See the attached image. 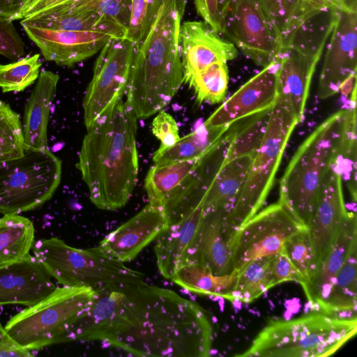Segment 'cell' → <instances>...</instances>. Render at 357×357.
<instances>
[{
  "mask_svg": "<svg viewBox=\"0 0 357 357\" xmlns=\"http://www.w3.org/2000/svg\"><path fill=\"white\" fill-rule=\"evenodd\" d=\"M96 290L88 287H56L6 324L5 330L20 348L31 351L66 342L73 324L91 305Z\"/></svg>",
  "mask_w": 357,
  "mask_h": 357,
  "instance_id": "cell-6",
  "label": "cell"
},
{
  "mask_svg": "<svg viewBox=\"0 0 357 357\" xmlns=\"http://www.w3.org/2000/svg\"><path fill=\"white\" fill-rule=\"evenodd\" d=\"M186 0H165L145 38L137 46L125 104L146 119L162 110L183 83L179 30Z\"/></svg>",
  "mask_w": 357,
  "mask_h": 357,
  "instance_id": "cell-3",
  "label": "cell"
},
{
  "mask_svg": "<svg viewBox=\"0 0 357 357\" xmlns=\"http://www.w3.org/2000/svg\"><path fill=\"white\" fill-rule=\"evenodd\" d=\"M236 279V271L228 275H215L200 264L185 263L169 280L189 291L230 300Z\"/></svg>",
  "mask_w": 357,
  "mask_h": 357,
  "instance_id": "cell-31",
  "label": "cell"
},
{
  "mask_svg": "<svg viewBox=\"0 0 357 357\" xmlns=\"http://www.w3.org/2000/svg\"><path fill=\"white\" fill-rule=\"evenodd\" d=\"M280 56L242 85L203 123L212 128H228L243 119L270 109L278 97Z\"/></svg>",
  "mask_w": 357,
  "mask_h": 357,
  "instance_id": "cell-14",
  "label": "cell"
},
{
  "mask_svg": "<svg viewBox=\"0 0 357 357\" xmlns=\"http://www.w3.org/2000/svg\"><path fill=\"white\" fill-rule=\"evenodd\" d=\"M24 47L13 20L0 15V54L15 61L24 54Z\"/></svg>",
  "mask_w": 357,
  "mask_h": 357,
  "instance_id": "cell-40",
  "label": "cell"
},
{
  "mask_svg": "<svg viewBox=\"0 0 357 357\" xmlns=\"http://www.w3.org/2000/svg\"><path fill=\"white\" fill-rule=\"evenodd\" d=\"M197 13L217 33H223L226 0H194Z\"/></svg>",
  "mask_w": 357,
  "mask_h": 357,
  "instance_id": "cell-41",
  "label": "cell"
},
{
  "mask_svg": "<svg viewBox=\"0 0 357 357\" xmlns=\"http://www.w3.org/2000/svg\"><path fill=\"white\" fill-rule=\"evenodd\" d=\"M131 3L132 0H70L57 6L96 13L119 25L128 33Z\"/></svg>",
  "mask_w": 357,
  "mask_h": 357,
  "instance_id": "cell-37",
  "label": "cell"
},
{
  "mask_svg": "<svg viewBox=\"0 0 357 357\" xmlns=\"http://www.w3.org/2000/svg\"><path fill=\"white\" fill-rule=\"evenodd\" d=\"M204 211L200 204L168 223L156 238L154 250L157 266L162 276L170 279L184 264L198 232Z\"/></svg>",
  "mask_w": 357,
  "mask_h": 357,
  "instance_id": "cell-23",
  "label": "cell"
},
{
  "mask_svg": "<svg viewBox=\"0 0 357 357\" xmlns=\"http://www.w3.org/2000/svg\"><path fill=\"white\" fill-rule=\"evenodd\" d=\"M229 83V71L226 62L211 64L193 79L190 86L195 90L197 102L217 104L226 96Z\"/></svg>",
  "mask_w": 357,
  "mask_h": 357,
  "instance_id": "cell-34",
  "label": "cell"
},
{
  "mask_svg": "<svg viewBox=\"0 0 357 357\" xmlns=\"http://www.w3.org/2000/svg\"><path fill=\"white\" fill-rule=\"evenodd\" d=\"M23 28L46 60L68 67L93 56L109 40L119 38L99 32Z\"/></svg>",
  "mask_w": 357,
  "mask_h": 357,
  "instance_id": "cell-18",
  "label": "cell"
},
{
  "mask_svg": "<svg viewBox=\"0 0 357 357\" xmlns=\"http://www.w3.org/2000/svg\"><path fill=\"white\" fill-rule=\"evenodd\" d=\"M203 157L192 160L155 164L151 167L144 181L149 204L163 210L170 195L197 167Z\"/></svg>",
  "mask_w": 357,
  "mask_h": 357,
  "instance_id": "cell-30",
  "label": "cell"
},
{
  "mask_svg": "<svg viewBox=\"0 0 357 357\" xmlns=\"http://www.w3.org/2000/svg\"><path fill=\"white\" fill-rule=\"evenodd\" d=\"M96 290L66 342L100 340L138 356H208L213 328L204 310L172 290L144 282Z\"/></svg>",
  "mask_w": 357,
  "mask_h": 357,
  "instance_id": "cell-1",
  "label": "cell"
},
{
  "mask_svg": "<svg viewBox=\"0 0 357 357\" xmlns=\"http://www.w3.org/2000/svg\"><path fill=\"white\" fill-rule=\"evenodd\" d=\"M165 0H132L127 38L138 45L150 31Z\"/></svg>",
  "mask_w": 357,
  "mask_h": 357,
  "instance_id": "cell-39",
  "label": "cell"
},
{
  "mask_svg": "<svg viewBox=\"0 0 357 357\" xmlns=\"http://www.w3.org/2000/svg\"><path fill=\"white\" fill-rule=\"evenodd\" d=\"M333 10H356V0H326Z\"/></svg>",
  "mask_w": 357,
  "mask_h": 357,
  "instance_id": "cell-48",
  "label": "cell"
},
{
  "mask_svg": "<svg viewBox=\"0 0 357 357\" xmlns=\"http://www.w3.org/2000/svg\"><path fill=\"white\" fill-rule=\"evenodd\" d=\"M59 75L42 70L26 104L22 126L24 147L46 149L47 125L56 95Z\"/></svg>",
  "mask_w": 357,
  "mask_h": 357,
  "instance_id": "cell-24",
  "label": "cell"
},
{
  "mask_svg": "<svg viewBox=\"0 0 357 357\" xmlns=\"http://www.w3.org/2000/svg\"><path fill=\"white\" fill-rule=\"evenodd\" d=\"M271 109L234 123L224 162L241 156L255 155L264 138Z\"/></svg>",
  "mask_w": 357,
  "mask_h": 357,
  "instance_id": "cell-33",
  "label": "cell"
},
{
  "mask_svg": "<svg viewBox=\"0 0 357 357\" xmlns=\"http://www.w3.org/2000/svg\"><path fill=\"white\" fill-rule=\"evenodd\" d=\"M61 178V161L48 149L25 148L22 155L0 162V213L19 214L49 200Z\"/></svg>",
  "mask_w": 357,
  "mask_h": 357,
  "instance_id": "cell-9",
  "label": "cell"
},
{
  "mask_svg": "<svg viewBox=\"0 0 357 357\" xmlns=\"http://www.w3.org/2000/svg\"><path fill=\"white\" fill-rule=\"evenodd\" d=\"M24 149L20 116L0 100V162L22 155Z\"/></svg>",
  "mask_w": 357,
  "mask_h": 357,
  "instance_id": "cell-35",
  "label": "cell"
},
{
  "mask_svg": "<svg viewBox=\"0 0 357 357\" xmlns=\"http://www.w3.org/2000/svg\"><path fill=\"white\" fill-rule=\"evenodd\" d=\"M41 65L38 54L11 63L0 64V88L2 91L24 90L38 78Z\"/></svg>",
  "mask_w": 357,
  "mask_h": 357,
  "instance_id": "cell-36",
  "label": "cell"
},
{
  "mask_svg": "<svg viewBox=\"0 0 357 357\" xmlns=\"http://www.w3.org/2000/svg\"><path fill=\"white\" fill-rule=\"evenodd\" d=\"M303 227L279 202L259 210L231 238L234 271L253 259L282 252L286 241Z\"/></svg>",
  "mask_w": 357,
  "mask_h": 357,
  "instance_id": "cell-11",
  "label": "cell"
},
{
  "mask_svg": "<svg viewBox=\"0 0 357 357\" xmlns=\"http://www.w3.org/2000/svg\"><path fill=\"white\" fill-rule=\"evenodd\" d=\"M319 125L299 146L281 178L280 199L294 218L307 227L324 181L340 155L356 113V96Z\"/></svg>",
  "mask_w": 357,
  "mask_h": 357,
  "instance_id": "cell-4",
  "label": "cell"
},
{
  "mask_svg": "<svg viewBox=\"0 0 357 357\" xmlns=\"http://www.w3.org/2000/svg\"><path fill=\"white\" fill-rule=\"evenodd\" d=\"M356 332V317H341L314 311L294 319L271 321L250 347L236 356H329Z\"/></svg>",
  "mask_w": 357,
  "mask_h": 357,
  "instance_id": "cell-5",
  "label": "cell"
},
{
  "mask_svg": "<svg viewBox=\"0 0 357 357\" xmlns=\"http://www.w3.org/2000/svg\"><path fill=\"white\" fill-rule=\"evenodd\" d=\"M32 222L19 214L0 218V268L15 264L29 256L34 244Z\"/></svg>",
  "mask_w": 357,
  "mask_h": 357,
  "instance_id": "cell-29",
  "label": "cell"
},
{
  "mask_svg": "<svg viewBox=\"0 0 357 357\" xmlns=\"http://www.w3.org/2000/svg\"><path fill=\"white\" fill-rule=\"evenodd\" d=\"M134 52L135 44L127 38H112L100 50L83 100L87 130L107 116L122 100Z\"/></svg>",
  "mask_w": 357,
  "mask_h": 357,
  "instance_id": "cell-10",
  "label": "cell"
},
{
  "mask_svg": "<svg viewBox=\"0 0 357 357\" xmlns=\"http://www.w3.org/2000/svg\"><path fill=\"white\" fill-rule=\"evenodd\" d=\"M356 215L348 212L336 239L324 259L302 286L314 311H320L333 281L357 243Z\"/></svg>",
  "mask_w": 357,
  "mask_h": 357,
  "instance_id": "cell-22",
  "label": "cell"
},
{
  "mask_svg": "<svg viewBox=\"0 0 357 357\" xmlns=\"http://www.w3.org/2000/svg\"><path fill=\"white\" fill-rule=\"evenodd\" d=\"M55 289L50 276L31 255L0 268V305L20 304L29 307Z\"/></svg>",
  "mask_w": 357,
  "mask_h": 357,
  "instance_id": "cell-20",
  "label": "cell"
},
{
  "mask_svg": "<svg viewBox=\"0 0 357 357\" xmlns=\"http://www.w3.org/2000/svg\"><path fill=\"white\" fill-rule=\"evenodd\" d=\"M223 33L245 56L263 68L282 52L256 0H226Z\"/></svg>",
  "mask_w": 357,
  "mask_h": 357,
  "instance_id": "cell-13",
  "label": "cell"
},
{
  "mask_svg": "<svg viewBox=\"0 0 357 357\" xmlns=\"http://www.w3.org/2000/svg\"><path fill=\"white\" fill-rule=\"evenodd\" d=\"M348 212L344 198L342 175L333 166L321 185L307 227L314 251L315 269L331 248Z\"/></svg>",
  "mask_w": 357,
  "mask_h": 357,
  "instance_id": "cell-15",
  "label": "cell"
},
{
  "mask_svg": "<svg viewBox=\"0 0 357 357\" xmlns=\"http://www.w3.org/2000/svg\"><path fill=\"white\" fill-rule=\"evenodd\" d=\"M158 113L152 122V132L160 141V146H170L180 139L178 125L173 116L164 110Z\"/></svg>",
  "mask_w": 357,
  "mask_h": 357,
  "instance_id": "cell-42",
  "label": "cell"
},
{
  "mask_svg": "<svg viewBox=\"0 0 357 357\" xmlns=\"http://www.w3.org/2000/svg\"><path fill=\"white\" fill-rule=\"evenodd\" d=\"M179 48L183 83L189 86L202 70L216 62H226L238 55L236 46L219 36L206 24L186 21L181 24Z\"/></svg>",
  "mask_w": 357,
  "mask_h": 357,
  "instance_id": "cell-17",
  "label": "cell"
},
{
  "mask_svg": "<svg viewBox=\"0 0 357 357\" xmlns=\"http://www.w3.org/2000/svg\"><path fill=\"white\" fill-rule=\"evenodd\" d=\"M271 273L273 287L287 281L296 282L301 285L305 282L303 275L283 252L273 256Z\"/></svg>",
  "mask_w": 357,
  "mask_h": 357,
  "instance_id": "cell-43",
  "label": "cell"
},
{
  "mask_svg": "<svg viewBox=\"0 0 357 357\" xmlns=\"http://www.w3.org/2000/svg\"><path fill=\"white\" fill-rule=\"evenodd\" d=\"M274 255L248 261L237 272V279L231 301L250 303L273 287L271 264Z\"/></svg>",
  "mask_w": 357,
  "mask_h": 357,
  "instance_id": "cell-32",
  "label": "cell"
},
{
  "mask_svg": "<svg viewBox=\"0 0 357 357\" xmlns=\"http://www.w3.org/2000/svg\"><path fill=\"white\" fill-rule=\"evenodd\" d=\"M282 252L303 275L305 283L316 268L314 251L307 228L303 227L292 234L284 243Z\"/></svg>",
  "mask_w": 357,
  "mask_h": 357,
  "instance_id": "cell-38",
  "label": "cell"
},
{
  "mask_svg": "<svg viewBox=\"0 0 357 357\" xmlns=\"http://www.w3.org/2000/svg\"><path fill=\"white\" fill-rule=\"evenodd\" d=\"M68 1L70 0H27L21 20L29 17L43 10Z\"/></svg>",
  "mask_w": 357,
  "mask_h": 357,
  "instance_id": "cell-45",
  "label": "cell"
},
{
  "mask_svg": "<svg viewBox=\"0 0 357 357\" xmlns=\"http://www.w3.org/2000/svg\"><path fill=\"white\" fill-rule=\"evenodd\" d=\"M137 119L121 100L84 136L77 167L100 209L122 208L134 190L139 169Z\"/></svg>",
  "mask_w": 357,
  "mask_h": 357,
  "instance_id": "cell-2",
  "label": "cell"
},
{
  "mask_svg": "<svg viewBox=\"0 0 357 357\" xmlns=\"http://www.w3.org/2000/svg\"><path fill=\"white\" fill-rule=\"evenodd\" d=\"M1 356L29 357L33 356V354L20 348L13 341L0 321V357Z\"/></svg>",
  "mask_w": 357,
  "mask_h": 357,
  "instance_id": "cell-44",
  "label": "cell"
},
{
  "mask_svg": "<svg viewBox=\"0 0 357 357\" xmlns=\"http://www.w3.org/2000/svg\"><path fill=\"white\" fill-rule=\"evenodd\" d=\"M331 40L319 76L318 97L324 100L356 88V10H333Z\"/></svg>",
  "mask_w": 357,
  "mask_h": 357,
  "instance_id": "cell-12",
  "label": "cell"
},
{
  "mask_svg": "<svg viewBox=\"0 0 357 357\" xmlns=\"http://www.w3.org/2000/svg\"><path fill=\"white\" fill-rule=\"evenodd\" d=\"M167 225L164 211L150 204L109 234L98 247L122 263L134 259Z\"/></svg>",
  "mask_w": 357,
  "mask_h": 357,
  "instance_id": "cell-19",
  "label": "cell"
},
{
  "mask_svg": "<svg viewBox=\"0 0 357 357\" xmlns=\"http://www.w3.org/2000/svg\"><path fill=\"white\" fill-rule=\"evenodd\" d=\"M357 243L337 273L320 312L341 317H356Z\"/></svg>",
  "mask_w": 357,
  "mask_h": 357,
  "instance_id": "cell-28",
  "label": "cell"
},
{
  "mask_svg": "<svg viewBox=\"0 0 357 357\" xmlns=\"http://www.w3.org/2000/svg\"><path fill=\"white\" fill-rule=\"evenodd\" d=\"M298 123L290 107L278 96L271 109L264 138L252 158L245 184L225 220L231 241L236 229L263 206L287 142Z\"/></svg>",
  "mask_w": 357,
  "mask_h": 357,
  "instance_id": "cell-7",
  "label": "cell"
},
{
  "mask_svg": "<svg viewBox=\"0 0 357 357\" xmlns=\"http://www.w3.org/2000/svg\"><path fill=\"white\" fill-rule=\"evenodd\" d=\"M22 26L41 29L99 32L115 38H127V31L109 19L90 11L53 6L22 19Z\"/></svg>",
  "mask_w": 357,
  "mask_h": 357,
  "instance_id": "cell-25",
  "label": "cell"
},
{
  "mask_svg": "<svg viewBox=\"0 0 357 357\" xmlns=\"http://www.w3.org/2000/svg\"><path fill=\"white\" fill-rule=\"evenodd\" d=\"M308 12L313 17L327 10H331V6L326 0H303Z\"/></svg>",
  "mask_w": 357,
  "mask_h": 357,
  "instance_id": "cell-47",
  "label": "cell"
},
{
  "mask_svg": "<svg viewBox=\"0 0 357 357\" xmlns=\"http://www.w3.org/2000/svg\"></svg>",
  "mask_w": 357,
  "mask_h": 357,
  "instance_id": "cell-49",
  "label": "cell"
},
{
  "mask_svg": "<svg viewBox=\"0 0 357 357\" xmlns=\"http://www.w3.org/2000/svg\"><path fill=\"white\" fill-rule=\"evenodd\" d=\"M331 28L330 23L317 47H301L294 43L280 54L278 96L290 107L299 123L303 119L312 78Z\"/></svg>",
  "mask_w": 357,
  "mask_h": 357,
  "instance_id": "cell-16",
  "label": "cell"
},
{
  "mask_svg": "<svg viewBox=\"0 0 357 357\" xmlns=\"http://www.w3.org/2000/svg\"><path fill=\"white\" fill-rule=\"evenodd\" d=\"M228 128H212L204 123L173 145L160 146L154 153L155 164L192 160L202 158L223 137Z\"/></svg>",
  "mask_w": 357,
  "mask_h": 357,
  "instance_id": "cell-27",
  "label": "cell"
},
{
  "mask_svg": "<svg viewBox=\"0 0 357 357\" xmlns=\"http://www.w3.org/2000/svg\"><path fill=\"white\" fill-rule=\"evenodd\" d=\"M225 218L226 214L221 212L204 213L184 264H200L215 275L234 272L231 239L225 227Z\"/></svg>",
  "mask_w": 357,
  "mask_h": 357,
  "instance_id": "cell-21",
  "label": "cell"
},
{
  "mask_svg": "<svg viewBox=\"0 0 357 357\" xmlns=\"http://www.w3.org/2000/svg\"><path fill=\"white\" fill-rule=\"evenodd\" d=\"M33 256L50 277L66 287L98 289L112 283L144 281L141 272L107 255L98 246L78 249L58 238L34 243Z\"/></svg>",
  "mask_w": 357,
  "mask_h": 357,
  "instance_id": "cell-8",
  "label": "cell"
},
{
  "mask_svg": "<svg viewBox=\"0 0 357 357\" xmlns=\"http://www.w3.org/2000/svg\"><path fill=\"white\" fill-rule=\"evenodd\" d=\"M27 0H0V15L13 21L22 19V12Z\"/></svg>",
  "mask_w": 357,
  "mask_h": 357,
  "instance_id": "cell-46",
  "label": "cell"
},
{
  "mask_svg": "<svg viewBox=\"0 0 357 357\" xmlns=\"http://www.w3.org/2000/svg\"><path fill=\"white\" fill-rule=\"evenodd\" d=\"M253 157L245 155L223 162L203 199L204 213L221 212L227 216L245 184Z\"/></svg>",
  "mask_w": 357,
  "mask_h": 357,
  "instance_id": "cell-26",
  "label": "cell"
}]
</instances>
